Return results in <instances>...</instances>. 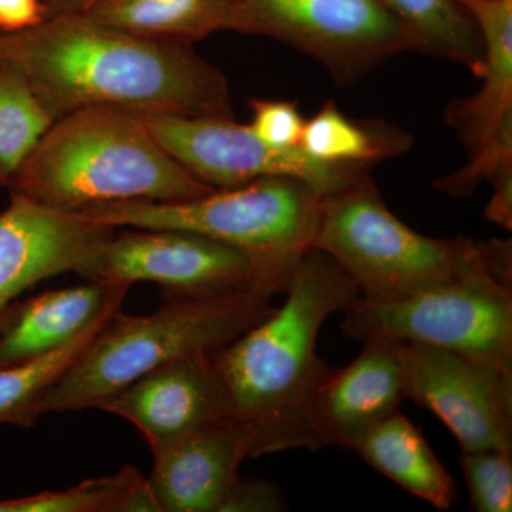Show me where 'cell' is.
Returning <instances> with one entry per match:
<instances>
[{"instance_id": "obj_22", "label": "cell", "mask_w": 512, "mask_h": 512, "mask_svg": "<svg viewBox=\"0 0 512 512\" xmlns=\"http://www.w3.org/2000/svg\"><path fill=\"white\" fill-rule=\"evenodd\" d=\"M113 315H106L79 336L47 353L18 365L0 367V424L28 429L39 420L40 404L57 380L79 359L84 349Z\"/></svg>"}, {"instance_id": "obj_3", "label": "cell", "mask_w": 512, "mask_h": 512, "mask_svg": "<svg viewBox=\"0 0 512 512\" xmlns=\"http://www.w3.org/2000/svg\"><path fill=\"white\" fill-rule=\"evenodd\" d=\"M6 187L66 211L188 201L215 191L171 157L137 113L106 106L56 120Z\"/></svg>"}, {"instance_id": "obj_17", "label": "cell", "mask_w": 512, "mask_h": 512, "mask_svg": "<svg viewBox=\"0 0 512 512\" xmlns=\"http://www.w3.org/2000/svg\"><path fill=\"white\" fill-rule=\"evenodd\" d=\"M476 22L484 57L473 96L448 104L446 120L470 153L512 114V0H458Z\"/></svg>"}, {"instance_id": "obj_15", "label": "cell", "mask_w": 512, "mask_h": 512, "mask_svg": "<svg viewBox=\"0 0 512 512\" xmlns=\"http://www.w3.org/2000/svg\"><path fill=\"white\" fill-rule=\"evenodd\" d=\"M147 478L160 512H222L239 481V468L254 458L247 424L224 417L153 453Z\"/></svg>"}, {"instance_id": "obj_5", "label": "cell", "mask_w": 512, "mask_h": 512, "mask_svg": "<svg viewBox=\"0 0 512 512\" xmlns=\"http://www.w3.org/2000/svg\"><path fill=\"white\" fill-rule=\"evenodd\" d=\"M252 291L168 299L150 315L117 312L40 404V414L79 412L164 363L234 342L274 311Z\"/></svg>"}, {"instance_id": "obj_18", "label": "cell", "mask_w": 512, "mask_h": 512, "mask_svg": "<svg viewBox=\"0 0 512 512\" xmlns=\"http://www.w3.org/2000/svg\"><path fill=\"white\" fill-rule=\"evenodd\" d=\"M352 451L367 466L431 507L443 511L453 507L456 481L400 410L367 431Z\"/></svg>"}, {"instance_id": "obj_8", "label": "cell", "mask_w": 512, "mask_h": 512, "mask_svg": "<svg viewBox=\"0 0 512 512\" xmlns=\"http://www.w3.org/2000/svg\"><path fill=\"white\" fill-rule=\"evenodd\" d=\"M242 33L272 37L315 57L339 84L355 83L384 60L414 50L379 0H231Z\"/></svg>"}, {"instance_id": "obj_28", "label": "cell", "mask_w": 512, "mask_h": 512, "mask_svg": "<svg viewBox=\"0 0 512 512\" xmlns=\"http://www.w3.org/2000/svg\"><path fill=\"white\" fill-rule=\"evenodd\" d=\"M284 491L278 484L266 480H241L224 505L222 512H281L288 511Z\"/></svg>"}, {"instance_id": "obj_6", "label": "cell", "mask_w": 512, "mask_h": 512, "mask_svg": "<svg viewBox=\"0 0 512 512\" xmlns=\"http://www.w3.org/2000/svg\"><path fill=\"white\" fill-rule=\"evenodd\" d=\"M313 249L352 279L360 296L394 298L487 266L512 262L511 241L436 239L407 227L370 174L320 200Z\"/></svg>"}, {"instance_id": "obj_19", "label": "cell", "mask_w": 512, "mask_h": 512, "mask_svg": "<svg viewBox=\"0 0 512 512\" xmlns=\"http://www.w3.org/2000/svg\"><path fill=\"white\" fill-rule=\"evenodd\" d=\"M82 15L133 35L191 45L222 30L242 33L231 0H101Z\"/></svg>"}, {"instance_id": "obj_7", "label": "cell", "mask_w": 512, "mask_h": 512, "mask_svg": "<svg viewBox=\"0 0 512 512\" xmlns=\"http://www.w3.org/2000/svg\"><path fill=\"white\" fill-rule=\"evenodd\" d=\"M350 338H386L446 349L512 373V262L420 291L346 309Z\"/></svg>"}, {"instance_id": "obj_31", "label": "cell", "mask_w": 512, "mask_h": 512, "mask_svg": "<svg viewBox=\"0 0 512 512\" xmlns=\"http://www.w3.org/2000/svg\"><path fill=\"white\" fill-rule=\"evenodd\" d=\"M43 2L49 10L50 19L64 15H82L101 0H43Z\"/></svg>"}, {"instance_id": "obj_25", "label": "cell", "mask_w": 512, "mask_h": 512, "mask_svg": "<svg viewBox=\"0 0 512 512\" xmlns=\"http://www.w3.org/2000/svg\"><path fill=\"white\" fill-rule=\"evenodd\" d=\"M471 510L512 511V447L461 451Z\"/></svg>"}, {"instance_id": "obj_30", "label": "cell", "mask_w": 512, "mask_h": 512, "mask_svg": "<svg viewBox=\"0 0 512 512\" xmlns=\"http://www.w3.org/2000/svg\"><path fill=\"white\" fill-rule=\"evenodd\" d=\"M494 194L485 208L488 221L507 231L512 229V164L505 165L491 178Z\"/></svg>"}, {"instance_id": "obj_21", "label": "cell", "mask_w": 512, "mask_h": 512, "mask_svg": "<svg viewBox=\"0 0 512 512\" xmlns=\"http://www.w3.org/2000/svg\"><path fill=\"white\" fill-rule=\"evenodd\" d=\"M402 22L414 50L468 67L474 74L483 64L480 30L458 0H379Z\"/></svg>"}, {"instance_id": "obj_20", "label": "cell", "mask_w": 512, "mask_h": 512, "mask_svg": "<svg viewBox=\"0 0 512 512\" xmlns=\"http://www.w3.org/2000/svg\"><path fill=\"white\" fill-rule=\"evenodd\" d=\"M413 138L402 128L379 119H353L335 101L306 120L299 147L320 161L333 164L373 165L402 156Z\"/></svg>"}, {"instance_id": "obj_12", "label": "cell", "mask_w": 512, "mask_h": 512, "mask_svg": "<svg viewBox=\"0 0 512 512\" xmlns=\"http://www.w3.org/2000/svg\"><path fill=\"white\" fill-rule=\"evenodd\" d=\"M116 229L12 192L0 212V312L30 286L73 272L94 281Z\"/></svg>"}, {"instance_id": "obj_24", "label": "cell", "mask_w": 512, "mask_h": 512, "mask_svg": "<svg viewBox=\"0 0 512 512\" xmlns=\"http://www.w3.org/2000/svg\"><path fill=\"white\" fill-rule=\"evenodd\" d=\"M55 123L26 80L0 60V187Z\"/></svg>"}, {"instance_id": "obj_14", "label": "cell", "mask_w": 512, "mask_h": 512, "mask_svg": "<svg viewBox=\"0 0 512 512\" xmlns=\"http://www.w3.org/2000/svg\"><path fill=\"white\" fill-rule=\"evenodd\" d=\"M363 343L360 355L342 369H329L313 394L309 426L316 450H353L367 431L399 412L407 400L402 342L370 338Z\"/></svg>"}, {"instance_id": "obj_26", "label": "cell", "mask_w": 512, "mask_h": 512, "mask_svg": "<svg viewBox=\"0 0 512 512\" xmlns=\"http://www.w3.org/2000/svg\"><path fill=\"white\" fill-rule=\"evenodd\" d=\"M470 163L456 173L444 175L434 183V188L451 197H467L490 181L501 168L512 164V114L498 126L493 136L471 153Z\"/></svg>"}, {"instance_id": "obj_23", "label": "cell", "mask_w": 512, "mask_h": 512, "mask_svg": "<svg viewBox=\"0 0 512 512\" xmlns=\"http://www.w3.org/2000/svg\"><path fill=\"white\" fill-rule=\"evenodd\" d=\"M160 512L147 478L133 466L62 491L0 501V512Z\"/></svg>"}, {"instance_id": "obj_2", "label": "cell", "mask_w": 512, "mask_h": 512, "mask_svg": "<svg viewBox=\"0 0 512 512\" xmlns=\"http://www.w3.org/2000/svg\"><path fill=\"white\" fill-rule=\"evenodd\" d=\"M285 301L225 348L212 352L224 386L228 417L247 424L254 458L316 450L309 409L330 367L320 359L319 332L345 312L359 289L329 256L311 249L293 269Z\"/></svg>"}, {"instance_id": "obj_16", "label": "cell", "mask_w": 512, "mask_h": 512, "mask_svg": "<svg viewBox=\"0 0 512 512\" xmlns=\"http://www.w3.org/2000/svg\"><path fill=\"white\" fill-rule=\"evenodd\" d=\"M127 282L94 279L33 296L0 312V367L36 359L79 336L96 320L121 311Z\"/></svg>"}, {"instance_id": "obj_29", "label": "cell", "mask_w": 512, "mask_h": 512, "mask_svg": "<svg viewBox=\"0 0 512 512\" xmlns=\"http://www.w3.org/2000/svg\"><path fill=\"white\" fill-rule=\"evenodd\" d=\"M49 19L43 0H0V33L23 32L42 25Z\"/></svg>"}, {"instance_id": "obj_4", "label": "cell", "mask_w": 512, "mask_h": 512, "mask_svg": "<svg viewBox=\"0 0 512 512\" xmlns=\"http://www.w3.org/2000/svg\"><path fill=\"white\" fill-rule=\"evenodd\" d=\"M322 197L295 178L265 177L194 200L109 202L77 212L114 229H180L238 249L254 266L259 291L272 299L284 295L312 249Z\"/></svg>"}, {"instance_id": "obj_9", "label": "cell", "mask_w": 512, "mask_h": 512, "mask_svg": "<svg viewBox=\"0 0 512 512\" xmlns=\"http://www.w3.org/2000/svg\"><path fill=\"white\" fill-rule=\"evenodd\" d=\"M134 113L171 157L214 190H231L259 178L289 177L328 195L372 170L369 165L326 163L301 147L269 146L232 117Z\"/></svg>"}, {"instance_id": "obj_27", "label": "cell", "mask_w": 512, "mask_h": 512, "mask_svg": "<svg viewBox=\"0 0 512 512\" xmlns=\"http://www.w3.org/2000/svg\"><path fill=\"white\" fill-rule=\"evenodd\" d=\"M249 128L256 137L276 148L299 147L306 120L296 103L285 100H252Z\"/></svg>"}, {"instance_id": "obj_13", "label": "cell", "mask_w": 512, "mask_h": 512, "mask_svg": "<svg viewBox=\"0 0 512 512\" xmlns=\"http://www.w3.org/2000/svg\"><path fill=\"white\" fill-rule=\"evenodd\" d=\"M96 409L136 427L151 453L228 417L212 352L178 357L111 394Z\"/></svg>"}, {"instance_id": "obj_1", "label": "cell", "mask_w": 512, "mask_h": 512, "mask_svg": "<svg viewBox=\"0 0 512 512\" xmlns=\"http://www.w3.org/2000/svg\"><path fill=\"white\" fill-rule=\"evenodd\" d=\"M0 60L26 80L53 121L97 106L232 117L227 79L191 43L148 39L86 15L0 33Z\"/></svg>"}, {"instance_id": "obj_11", "label": "cell", "mask_w": 512, "mask_h": 512, "mask_svg": "<svg viewBox=\"0 0 512 512\" xmlns=\"http://www.w3.org/2000/svg\"><path fill=\"white\" fill-rule=\"evenodd\" d=\"M120 229L104 249L97 279L153 282L168 299L261 293L254 266L238 249L180 229Z\"/></svg>"}, {"instance_id": "obj_10", "label": "cell", "mask_w": 512, "mask_h": 512, "mask_svg": "<svg viewBox=\"0 0 512 512\" xmlns=\"http://www.w3.org/2000/svg\"><path fill=\"white\" fill-rule=\"evenodd\" d=\"M406 399L426 407L461 451L512 447V373L450 350L402 342Z\"/></svg>"}]
</instances>
